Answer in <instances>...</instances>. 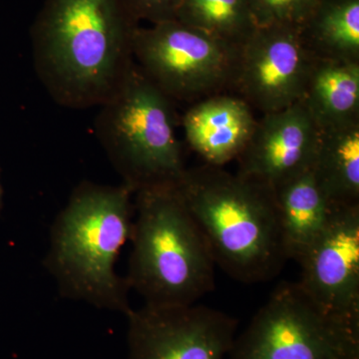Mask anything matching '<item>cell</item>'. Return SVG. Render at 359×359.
<instances>
[{"mask_svg":"<svg viewBox=\"0 0 359 359\" xmlns=\"http://www.w3.org/2000/svg\"><path fill=\"white\" fill-rule=\"evenodd\" d=\"M138 26L122 0H44L32 43L35 72L47 93L70 109L100 106L134 63Z\"/></svg>","mask_w":359,"mask_h":359,"instance_id":"cell-1","label":"cell"},{"mask_svg":"<svg viewBox=\"0 0 359 359\" xmlns=\"http://www.w3.org/2000/svg\"><path fill=\"white\" fill-rule=\"evenodd\" d=\"M216 266L238 282H269L289 261L273 191L204 164L187 168L175 185Z\"/></svg>","mask_w":359,"mask_h":359,"instance_id":"cell-2","label":"cell"},{"mask_svg":"<svg viewBox=\"0 0 359 359\" xmlns=\"http://www.w3.org/2000/svg\"><path fill=\"white\" fill-rule=\"evenodd\" d=\"M134 191L125 184L83 182L71 194L52 224L44 264L67 299L127 314L130 285L116 271L130 241Z\"/></svg>","mask_w":359,"mask_h":359,"instance_id":"cell-3","label":"cell"},{"mask_svg":"<svg viewBox=\"0 0 359 359\" xmlns=\"http://www.w3.org/2000/svg\"><path fill=\"white\" fill-rule=\"evenodd\" d=\"M130 289L149 306H190L215 287L214 259L175 186L135 193Z\"/></svg>","mask_w":359,"mask_h":359,"instance_id":"cell-4","label":"cell"},{"mask_svg":"<svg viewBox=\"0 0 359 359\" xmlns=\"http://www.w3.org/2000/svg\"><path fill=\"white\" fill-rule=\"evenodd\" d=\"M99 107L94 131L122 183L136 193L175 186L186 171L173 100L136 63Z\"/></svg>","mask_w":359,"mask_h":359,"instance_id":"cell-5","label":"cell"},{"mask_svg":"<svg viewBox=\"0 0 359 359\" xmlns=\"http://www.w3.org/2000/svg\"><path fill=\"white\" fill-rule=\"evenodd\" d=\"M231 359H359V332L325 313L299 283H282L237 335Z\"/></svg>","mask_w":359,"mask_h":359,"instance_id":"cell-6","label":"cell"},{"mask_svg":"<svg viewBox=\"0 0 359 359\" xmlns=\"http://www.w3.org/2000/svg\"><path fill=\"white\" fill-rule=\"evenodd\" d=\"M132 52L142 72L172 100L199 101L231 89L238 47L172 20L139 25Z\"/></svg>","mask_w":359,"mask_h":359,"instance_id":"cell-7","label":"cell"},{"mask_svg":"<svg viewBox=\"0 0 359 359\" xmlns=\"http://www.w3.org/2000/svg\"><path fill=\"white\" fill-rule=\"evenodd\" d=\"M129 359H231L238 320L201 306H149L131 309Z\"/></svg>","mask_w":359,"mask_h":359,"instance_id":"cell-8","label":"cell"},{"mask_svg":"<svg viewBox=\"0 0 359 359\" xmlns=\"http://www.w3.org/2000/svg\"><path fill=\"white\" fill-rule=\"evenodd\" d=\"M313 60L297 28L257 27L238 47L231 89L252 110L278 112L302 100Z\"/></svg>","mask_w":359,"mask_h":359,"instance_id":"cell-9","label":"cell"},{"mask_svg":"<svg viewBox=\"0 0 359 359\" xmlns=\"http://www.w3.org/2000/svg\"><path fill=\"white\" fill-rule=\"evenodd\" d=\"M299 285L325 313L359 332V205L339 207L297 262Z\"/></svg>","mask_w":359,"mask_h":359,"instance_id":"cell-10","label":"cell"},{"mask_svg":"<svg viewBox=\"0 0 359 359\" xmlns=\"http://www.w3.org/2000/svg\"><path fill=\"white\" fill-rule=\"evenodd\" d=\"M320 130L302 101L262 116L238 157L237 174L275 190L313 167Z\"/></svg>","mask_w":359,"mask_h":359,"instance_id":"cell-11","label":"cell"},{"mask_svg":"<svg viewBox=\"0 0 359 359\" xmlns=\"http://www.w3.org/2000/svg\"><path fill=\"white\" fill-rule=\"evenodd\" d=\"M257 123L249 104L226 92L201 99L183 117L189 146L205 164L219 167L238 159Z\"/></svg>","mask_w":359,"mask_h":359,"instance_id":"cell-12","label":"cell"},{"mask_svg":"<svg viewBox=\"0 0 359 359\" xmlns=\"http://www.w3.org/2000/svg\"><path fill=\"white\" fill-rule=\"evenodd\" d=\"M285 254L299 262L320 238L337 205L323 192L309 169L273 190Z\"/></svg>","mask_w":359,"mask_h":359,"instance_id":"cell-13","label":"cell"},{"mask_svg":"<svg viewBox=\"0 0 359 359\" xmlns=\"http://www.w3.org/2000/svg\"><path fill=\"white\" fill-rule=\"evenodd\" d=\"M301 101L320 131L359 121V62L314 57Z\"/></svg>","mask_w":359,"mask_h":359,"instance_id":"cell-14","label":"cell"},{"mask_svg":"<svg viewBox=\"0 0 359 359\" xmlns=\"http://www.w3.org/2000/svg\"><path fill=\"white\" fill-rule=\"evenodd\" d=\"M311 170L332 204L359 205V121L320 131Z\"/></svg>","mask_w":359,"mask_h":359,"instance_id":"cell-15","label":"cell"},{"mask_svg":"<svg viewBox=\"0 0 359 359\" xmlns=\"http://www.w3.org/2000/svg\"><path fill=\"white\" fill-rule=\"evenodd\" d=\"M299 33L313 57L359 62V0H318Z\"/></svg>","mask_w":359,"mask_h":359,"instance_id":"cell-16","label":"cell"},{"mask_svg":"<svg viewBox=\"0 0 359 359\" xmlns=\"http://www.w3.org/2000/svg\"><path fill=\"white\" fill-rule=\"evenodd\" d=\"M175 20L235 47L257 28L248 0H182Z\"/></svg>","mask_w":359,"mask_h":359,"instance_id":"cell-17","label":"cell"},{"mask_svg":"<svg viewBox=\"0 0 359 359\" xmlns=\"http://www.w3.org/2000/svg\"><path fill=\"white\" fill-rule=\"evenodd\" d=\"M257 27L289 26L301 29L318 0H248Z\"/></svg>","mask_w":359,"mask_h":359,"instance_id":"cell-18","label":"cell"},{"mask_svg":"<svg viewBox=\"0 0 359 359\" xmlns=\"http://www.w3.org/2000/svg\"><path fill=\"white\" fill-rule=\"evenodd\" d=\"M182 0H122L135 21H147L150 25L176 18Z\"/></svg>","mask_w":359,"mask_h":359,"instance_id":"cell-19","label":"cell"},{"mask_svg":"<svg viewBox=\"0 0 359 359\" xmlns=\"http://www.w3.org/2000/svg\"><path fill=\"white\" fill-rule=\"evenodd\" d=\"M2 196H4V190H2L1 181H0V212L2 209Z\"/></svg>","mask_w":359,"mask_h":359,"instance_id":"cell-20","label":"cell"}]
</instances>
